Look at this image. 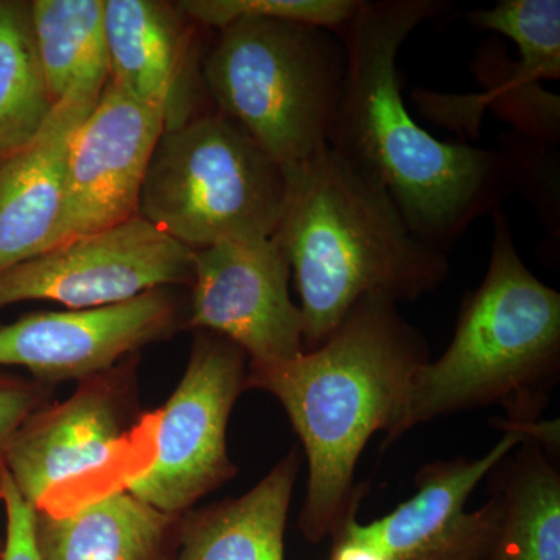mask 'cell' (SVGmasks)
Listing matches in <instances>:
<instances>
[{"mask_svg": "<svg viewBox=\"0 0 560 560\" xmlns=\"http://www.w3.org/2000/svg\"><path fill=\"white\" fill-rule=\"evenodd\" d=\"M429 346L396 302L366 296L319 348L264 371L248 370V388L282 405L307 460L300 530L308 544L329 539L364 486L357 464L378 431L385 447L405 434L412 383Z\"/></svg>", "mask_w": 560, "mask_h": 560, "instance_id": "6da1fadb", "label": "cell"}, {"mask_svg": "<svg viewBox=\"0 0 560 560\" xmlns=\"http://www.w3.org/2000/svg\"><path fill=\"white\" fill-rule=\"evenodd\" d=\"M440 9L431 0L360 3L342 31L348 69L330 145L377 179L411 230L442 249L492 205L503 167L492 151L433 138L405 106L401 44Z\"/></svg>", "mask_w": 560, "mask_h": 560, "instance_id": "7a4b0ae2", "label": "cell"}, {"mask_svg": "<svg viewBox=\"0 0 560 560\" xmlns=\"http://www.w3.org/2000/svg\"><path fill=\"white\" fill-rule=\"evenodd\" d=\"M285 173L272 238L300 294L305 352L329 340L363 298L415 301L447 279L442 249L422 241L385 187L330 143Z\"/></svg>", "mask_w": 560, "mask_h": 560, "instance_id": "3957f363", "label": "cell"}, {"mask_svg": "<svg viewBox=\"0 0 560 560\" xmlns=\"http://www.w3.org/2000/svg\"><path fill=\"white\" fill-rule=\"evenodd\" d=\"M560 371V294L522 260L495 213L488 272L460 305L448 348L412 383L404 430L499 404L510 422L540 419Z\"/></svg>", "mask_w": 560, "mask_h": 560, "instance_id": "277c9868", "label": "cell"}, {"mask_svg": "<svg viewBox=\"0 0 560 560\" xmlns=\"http://www.w3.org/2000/svg\"><path fill=\"white\" fill-rule=\"evenodd\" d=\"M334 32L246 16L220 28L202 58L217 110L285 171L330 143L348 69Z\"/></svg>", "mask_w": 560, "mask_h": 560, "instance_id": "5b68a950", "label": "cell"}, {"mask_svg": "<svg viewBox=\"0 0 560 560\" xmlns=\"http://www.w3.org/2000/svg\"><path fill=\"white\" fill-rule=\"evenodd\" d=\"M285 197V168L217 110L162 132L139 215L198 250L272 237Z\"/></svg>", "mask_w": 560, "mask_h": 560, "instance_id": "8992f818", "label": "cell"}, {"mask_svg": "<svg viewBox=\"0 0 560 560\" xmlns=\"http://www.w3.org/2000/svg\"><path fill=\"white\" fill-rule=\"evenodd\" d=\"M248 366L234 342L197 331L186 372L158 412L153 458L125 482L131 495L179 517L237 474L228 453V425L248 389Z\"/></svg>", "mask_w": 560, "mask_h": 560, "instance_id": "52a82bcc", "label": "cell"}, {"mask_svg": "<svg viewBox=\"0 0 560 560\" xmlns=\"http://www.w3.org/2000/svg\"><path fill=\"white\" fill-rule=\"evenodd\" d=\"M523 441L504 431L480 458L458 456L420 467L416 492L389 514L361 523V490L329 539V560H478L500 521V500L490 492L480 510L466 511L471 492Z\"/></svg>", "mask_w": 560, "mask_h": 560, "instance_id": "ba28073f", "label": "cell"}, {"mask_svg": "<svg viewBox=\"0 0 560 560\" xmlns=\"http://www.w3.org/2000/svg\"><path fill=\"white\" fill-rule=\"evenodd\" d=\"M194 249L138 215L0 272V312L24 301L91 311L190 283Z\"/></svg>", "mask_w": 560, "mask_h": 560, "instance_id": "9c48e42d", "label": "cell"}, {"mask_svg": "<svg viewBox=\"0 0 560 560\" xmlns=\"http://www.w3.org/2000/svg\"><path fill=\"white\" fill-rule=\"evenodd\" d=\"M290 278L285 253L272 237L194 250L186 326L234 342L249 371L298 359L305 352L304 326Z\"/></svg>", "mask_w": 560, "mask_h": 560, "instance_id": "30bf717a", "label": "cell"}, {"mask_svg": "<svg viewBox=\"0 0 560 560\" xmlns=\"http://www.w3.org/2000/svg\"><path fill=\"white\" fill-rule=\"evenodd\" d=\"M164 130L158 110L108 81L70 145L60 219L43 253L139 215L140 191Z\"/></svg>", "mask_w": 560, "mask_h": 560, "instance_id": "8fae6325", "label": "cell"}, {"mask_svg": "<svg viewBox=\"0 0 560 560\" xmlns=\"http://www.w3.org/2000/svg\"><path fill=\"white\" fill-rule=\"evenodd\" d=\"M176 319L165 289L109 307L32 313L0 327V368H24L43 383L84 382L164 338Z\"/></svg>", "mask_w": 560, "mask_h": 560, "instance_id": "7c38bea8", "label": "cell"}, {"mask_svg": "<svg viewBox=\"0 0 560 560\" xmlns=\"http://www.w3.org/2000/svg\"><path fill=\"white\" fill-rule=\"evenodd\" d=\"M110 371L81 382L62 404L33 412L7 445L0 466L36 510L47 508L51 492L101 470L120 451L127 396Z\"/></svg>", "mask_w": 560, "mask_h": 560, "instance_id": "4fadbf2b", "label": "cell"}, {"mask_svg": "<svg viewBox=\"0 0 560 560\" xmlns=\"http://www.w3.org/2000/svg\"><path fill=\"white\" fill-rule=\"evenodd\" d=\"M105 33L110 83L158 110L165 130L194 119L201 69L176 3L105 0Z\"/></svg>", "mask_w": 560, "mask_h": 560, "instance_id": "5bb4252c", "label": "cell"}, {"mask_svg": "<svg viewBox=\"0 0 560 560\" xmlns=\"http://www.w3.org/2000/svg\"><path fill=\"white\" fill-rule=\"evenodd\" d=\"M105 88L70 91L38 135L0 162V272L46 248L65 200L70 145Z\"/></svg>", "mask_w": 560, "mask_h": 560, "instance_id": "9a60e30c", "label": "cell"}, {"mask_svg": "<svg viewBox=\"0 0 560 560\" xmlns=\"http://www.w3.org/2000/svg\"><path fill=\"white\" fill-rule=\"evenodd\" d=\"M179 517L162 514L121 486L73 510H40V560H172Z\"/></svg>", "mask_w": 560, "mask_h": 560, "instance_id": "2e32d148", "label": "cell"}, {"mask_svg": "<svg viewBox=\"0 0 560 560\" xmlns=\"http://www.w3.org/2000/svg\"><path fill=\"white\" fill-rule=\"evenodd\" d=\"M301 464L300 448H291L238 499L180 521L172 560H285L287 521Z\"/></svg>", "mask_w": 560, "mask_h": 560, "instance_id": "e0dca14e", "label": "cell"}, {"mask_svg": "<svg viewBox=\"0 0 560 560\" xmlns=\"http://www.w3.org/2000/svg\"><path fill=\"white\" fill-rule=\"evenodd\" d=\"M490 478L500 521L478 560H560V470L555 455L523 440Z\"/></svg>", "mask_w": 560, "mask_h": 560, "instance_id": "ac0fdd59", "label": "cell"}, {"mask_svg": "<svg viewBox=\"0 0 560 560\" xmlns=\"http://www.w3.org/2000/svg\"><path fill=\"white\" fill-rule=\"evenodd\" d=\"M36 55L54 105L84 84L109 81L105 0H32Z\"/></svg>", "mask_w": 560, "mask_h": 560, "instance_id": "d6986e66", "label": "cell"}, {"mask_svg": "<svg viewBox=\"0 0 560 560\" xmlns=\"http://www.w3.org/2000/svg\"><path fill=\"white\" fill-rule=\"evenodd\" d=\"M54 106L33 43L28 2L0 0V162L38 135Z\"/></svg>", "mask_w": 560, "mask_h": 560, "instance_id": "ffe728a7", "label": "cell"}, {"mask_svg": "<svg viewBox=\"0 0 560 560\" xmlns=\"http://www.w3.org/2000/svg\"><path fill=\"white\" fill-rule=\"evenodd\" d=\"M470 21L514 40L521 54L512 83L515 90L529 88L539 80L559 79V0H501L492 9L474 11Z\"/></svg>", "mask_w": 560, "mask_h": 560, "instance_id": "44dd1931", "label": "cell"}, {"mask_svg": "<svg viewBox=\"0 0 560 560\" xmlns=\"http://www.w3.org/2000/svg\"><path fill=\"white\" fill-rule=\"evenodd\" d=\"M360 3L353 0H186L176 5L187 20L217 31L246 16L337 31L352 20Z\"/></svg>", "mask_w": 560, "mask_h": 560, "instance_id": "7402d4cb", "label": "cell"}, {"mask_svg": "<svg viewBox=\"0 0 560 560\" xmlns=\"http://www.w3.org/2000/svg\"><path fill=\"white\" fill-rule=\"evenodd\" d=\"M0 500L5 506L7 536L0 560H40L36 523L38 510L21 495L9 471L0 466Z\"/></svg>", "mask_w": 560, "mask_h": 560, "instance_id": "603a6c76", "label": "cell"}, {"mask_svg": "<svg viewBox=\"0 0 560 560\" xmlns=\"http://www.w3.org/2000/svg\"><path fill=\"white\" fill-rule=\"evenodd\" d=\"M43 399V386L0 375V459L22 423L40 410Z\"/></svg>", "mask_w": 560, "mask_h": 560, "instance_id": "cb8c5ba5", "label": "cell"}]
</instances>
